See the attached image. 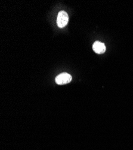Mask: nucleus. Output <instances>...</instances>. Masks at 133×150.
Wrapping results in <instances>:
<instances>
[{"label":"nucleus","mask_w":133,"mask_h":150,"mask_svg":"<svg viewBox=\"0 0 133 150\" xmlns=\"http://www.w3.org/2000/svg\"><path fill=\"white\" fill-rule=\"evenodd\" d=\"M69 21V16L65 11H60L58 14L57 23L59 28H64L67 25Z\"/></svg>","instance_id":"nucleus-1"},{"label":"nucleus","mask_w":133,"mask_h":150,"mask_svg":"<svg viewBox=\"0 0 133 150\" xmlns=\"http://www.w3.org/2000/svg\"><path fill=\"white\" fill-rule=\"evenodd\" d=\"M55 81L58 85H65L72 81V76L67 73H63L58 75Z\"/></svg>","instance_id":"nucleus-2"},{"label":"nucleus","mask_w":133,"mask_h":150,"mask_svg":"<svg viewBox=\"0 0 133 150\" xmlns=\"http://www.w3.org/2000/svg\"><path fill=\"white\" fill-rule=\"evenodd\" d=\"M93 51L99 54H103L106 51V46L104 43L100 42H95L93 45Z\"/></svg>","instance_id":"nucleus-3"}]
</instances>
